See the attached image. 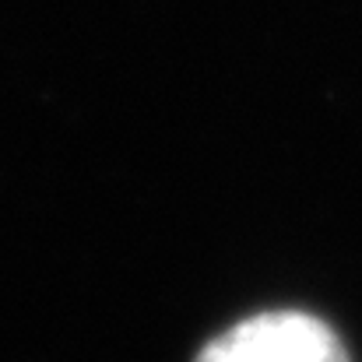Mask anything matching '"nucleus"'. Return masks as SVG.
Here are the masks:
<instances>
[{
  "label": "nucleus",
  "mask_w": 362,
  "mask_h": 362,
  "mask_svg": "<svg viewBox=\"0 0 362 362\" xmlns=\"http://www.w3.org/2000/svg\"><path fill=\"white\" fill-rule=\"evenodd\" d=\"M197 362H349V352L324 320L278 310L229 327L197 356Z\"/></svg>",
  "instance_id": "obj_1"
}]
</instances>
